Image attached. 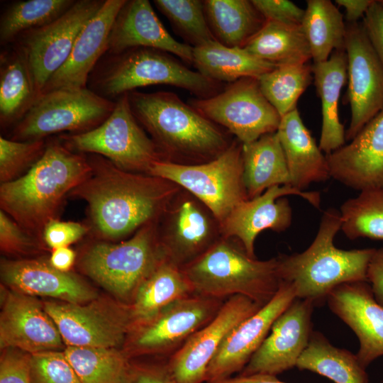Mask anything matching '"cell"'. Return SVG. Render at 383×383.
<instances>
[{"label": "cell", "mask_w": 383, "mask_h": 383, "mask_svg": "<svg viewBox=\"0 0 383 383\" xmlns=\"http://www.w3.org/2000/svg\"><path fill=\"white\" fill-rule=\"evenodd\" d=\"M89 161L91 173L70 194L87 202L94 228L104 238L118 239L147 225L176 192L170 181L121 170L101 156Z\"/></svg>", "instance_id": "cell-1"}, {"label": "cell", "mask_w": 383, "mask_h": 383, "mask_svg": "<svg viewBox=\"0 0 383 383\" xmlns=\"http://www.w3.org/2000/svg\"><path fill=\"white\" fill-rule=\"evenodd\" d=\"M89 161L58 141L46 143L42 156L16 179L0 187L1 210L28 233H43L65 196L91 173Z\"/></svg>", "instance_id": "cell-2"}, {"label": "cell", "mask_w": 383, "mask_h": 383, "mask_svg": "<svg viewBox=\"0 0 383 383\" xmlns=\"http://www.w3.org/2000/svg\"><path fill=\"white\" fill-rule=\"evenodd\" d=\"M340 230V211L328 209L306 250L277 257L280 282L291 284L297 299L309 300L317 306L326 301L329 293L342 284L367 282V272L375 248H338L334 239Z\"/></svg>", "instance_id": "cell-3"}, {"label": "cell", "mask_w": 383, "mask_h": 383, "mask_svg": "<svg viewBox=\"0 0 383 383\" xmlns=\"http://www.w3.org/2000/svg\"><path fill=\"white\" fill-rule=\"evenodd\" d=\"M132 112L162 155L212 160L229 146L213 123L170 91L128 93Z\"/></svg>", "instance_id": "cell-4"}, {"label": "cell", "mask_w": 383, "mask_h": 383, "mask_svg": "<svg viewBox=\"0 0 383 383\" xmlns=\"http://www.w3.org/2000/svg\"><path fill=\"white\" fill-rule=\"evenodd\" d=\"M88 82L89 89L110 100L137 88L157 84L184 89L198 98H208L221 91V82L189 69L166 52L148 48L106 54L90 74Z\"/></svg>", "instance_id": "cell-5"}, {"label": "cell", "mask_w": 383, "mask_h": 383, "mask_svg": "<svg viewBox=\"0 0 383 383\" xmlns=\"http://www.w3.org/2000/svg\"><path fill=\"white\" fill-rule=\"evenodd\" d=\"M277 267V257L259 260L243 246L223 240L210 245L182 270L196 294L216 299L243 295L264 305L279 287Z\"/></svg>", "instance_id": "cell-6"}, {"label": "cell", "mask_w": 383, "mask_h": 383, "mask_svg": "<svg viewBox=\"0 0 383 383\" xmlns=\"http://www.w3.org/2000/svg\"><path fill=\"white\" fill-rule=\"evenodd\" d=\"M148 174L186 189L210 210L220 224L235 207L249 199L243 181L242 143L233 142L220 155L202 164L160 160Z\"/></svg>", "instance_id": "cell-7"}, {"label": "cell", "mask_w": 383, "mask_h": 383, "mask_svg": "<svg viewBox=\"0 0 383 383\" xmlns=\"http://www.w3.org/2000/svg\"><path fill=\"white\" fill-rule=\"evenodd\" d=\"M167 257L162 244L157 243L152 226L148 223L126 241L92 245L83 255L81 267L104 289L128 298L135 296L141 282Z\"/></svg>", "instance_id": "cell-8"}, {"label": "cell", "mask_w": 383, "mask_h": 383, "mask_svg": "<svg viewBox=\"0 0 383 383\" xmlns=\"http://www.w3.org/2000/svg\"><path fill=\"white\" fill-rule=\"evenodd\" d=\"M62 138L72 151L96 154L128 172L148 173L155 162L162 160L156 144L134 116L128 94L117 98L113 111L101 125Z\"/></svg>", "instance_id": "cell-9"}, {"label": "cell", "mask_w": 383, "mask_h": 383, "mask_svg": "<svg viewBox=\"0 0 383 383\" xmlns=\"http://www.w3.org/2000/svg\"><path fill=\"white\" fill-rule=\"evenodd\" d=\"M116 101L88 87L56 89L40 94L16 123L12 140H42L62 131L82 133L101 125L112 113Z\"/></svg>", "instance_id": "cell-10"}, {"label": "cell", "mask_w": 383, "mask_h": 383, "mask_svg": "<svg viewBox=\"0 0 383 383\" xmlns=\"http://www.w3.org/2000/svg\"><path fill=\"white\" fill-rule=\"evenodd\" d=\"M189 104L213 123L227 128L243 144L276 132L282 118L253 77L238 79L218 94L192 99Z\"/></svg>", "instance_id": "cell-11"}, {"label": "cell", "mask_w": 383, "mask_h": 383, "mask_svg": "<svg viewBox=\"0 0 383 383\" xmlns=\"http://www.w3.org/2000/svg\"><path fill=\"white\" fill-rule=\"evenodd\" d=\"M105 0H77L52 22L26 31L13 42L24 53L38 95L65 62L87 23Z\"/></svg>", "instance_id": "cell-12"}, {"label": "cell", "mask_w": 383, "mask_h": 383, "mask_svg": "<svg viewBox=\"0 0 383 383\" xmlns=\"http://www.w3.org/2000/svg\"><path fill=\"white\" fill-rule=\"evenodd\" d=\"M347 101L350 121L345 139L351 140L376 115L383 111V66L362 23L346 26Z\"/></svg>", "instance_id": "cell-13"}, {"label": "cell", "mask_w": 383, "mask_h": 383, "mask_svg": "<svg viewBox=\"0 0 383 383\" xmlns=\"http://www.w3.org/2000/svg\"><path fill=\"white\" fill-rule=\"evenodd\" d=\"M262 306L243 295L230 296L173 354L167 367L177 383H205L208 367L226 337Z\"/></svg>", "instance_id": "cell-14"}, {"label": "cell", "mask_w": 383, "mask_h": 383, "mask_svg": "<svg viewBox=\"0 0 383 383\" xmlns=\"http://www.w3.org/2000/svg\"><path fill=\"white\" fill-rule=\"evenodd\" d=\"M43 306L67 346L116 348L133 321L131 311L96 302L84 305L47 301Z\"/></svg>", "instance_id": "cell-15"}, {"label": "cell", "mask_w": 383, "mask_h": 383, "mask_svg": "<svg viewBox=\"0 0 383 383\" xmlns=\"http://www.w3.org/2000/svg\"><path fill=\"white\" fill-rule=\"evenodd\" d=\"M297 195L319 209L318 192L300 191L291 185H277L262 194L238 204L220 224L223 235L236 237L247 253L255 256V241L266 229L277 232L286 231L292 223V211L284 196Z\"/></svg>", "instance_id": "cell-16"}, {"label": "cell", "mask_w": 383, "mask_h": 383, "mask_svg": "<svg viewBox=\"0 0 383 383\" xmlns=\"http://www.w3.org/2000/svg\"><path fill=\"white\" fill-rule=\"evenodd\" d=\"M314 304L295 299L279 316L240 375L277 374L296 367L312 332Z\"/></svg>", "instance_id": "cell-17"}, {"label": "cell", "mask_w": 383, "mask_h": 383, "mask_svg": "<svg viewBox=\"0 0 383 383\" xmlns=\"http://www.w3.org/2000/svg\"><path fill=\"white\" fill-rule=\"evenodd\" d=\"M295 299L293 287L280 282L274 296L226 337L208 367L205 383L225 379L241 372L269 334L275 320Z\"/></svg>", "instance_id": "cell-18"}, {"label": "cell", "mask_w": 383, "mask_h": 383, "mask_svg": "<svg viewBox=\"0 0 383 383\" xmlns=\"http://www.w3.org/2000/svg\"><path fill=\"white\" fill-rule=\"evenodd\" d=\"M0 315V347L34 354L57 350L63 344L60 333L44 306L34 297L6 292Z\"/></svg>", "instance_id": "cell-19"}, {"label": "cell", "mask_w": 383, "mask_h": 383, "mask_svg": "<svg viewBox=\"0 0 383 383\" xmlns=\"http://www.w3.org/2000/svg\"><path fill=\"white\" fill-rule=\"evenodd\" d=\"M331 311L356 335L357 357L365 369L383 356V306L375 299L368 282L342 284L328 295Z\"/></svg>", "instance_id": "cell-20"}, {"label": "cell", "mask_w": 383, "mask_h": 383, "mask_svg": "<svg viewBox=\"0 0 383 383\" xmlns=\"http://www.w3.org/2000/svg\"><path fill=\"white\" fill-rule=\"evenodd\" d=\"M326 156L336 181L360 192L383 189V111L350 143Z\"/></svg>", "instance_id": "cell-21"}, {"label": "cell", "mask_w": 383, "mask_h": 383, "mask_svg": "<svg viewBox=\"0 0 383 383\" xmlns=\"http://www.w3.org/2000/svg\"><path fill=\"white\" fill-rule=\"evenodd\" d=\"M135 48L162 50L193 64V48L168 33L148 0H126L111 28L106 54Z\"/></svg>", "instance_id": "cell-22"}, {"label": "cell", "mask_w": 383, "mask_h": 383, "mask_svg": "<svg viewBox=\"0 0 383 383\" xmlns=\"http://www.w3.org/2000/svg\"><path fill=\"white\" fill-rule=\"evenodd\" d=\"M219 299L190 294L169 304L141 324L134 343L141 350H162L184 343L211 321L219 310Z\"/></svg>", "instance_id": "cell-23"}, {"label": "cell", "mask_w": 383, "mask_h": 383, "mask_svg": "<svg viewBox=\"0 0 383 383\" xmlns=\"http://www.w3.org/2000/svg\"><path fill=\"white\" fill-rule=\"evenodd\" d=\"M126 0H105L79 33L63 65L46 82L42 94L87 87L89 77L106 53L113 21Z\"/></svg>", "instance_id": "cell-24"}, {"label": "cell", "mask_w": 383, "mask_h": 383, "mask_svg": "<svg viewBox=\"0 0 383 383\" xmlns=\"http://www.w3.org/2000/svg\"><path fill=\"white\" fill-rule=\"evenodd\" d=\"M1 277L13 291L31 296L51 297L72 304H84L96 297L94 291L77 276L40 260L4 261Z\"/></svg>", "instance_id": "cell-25"}, {"label": "cell", "mask_w": 383, "mask_h": 383, "mask_svg": "<svg viewBox=\"0 0 383 383\" xmlns=\"http://www.w3.org/2000/svg\"><path fill=\"white\" fill-rule=\"evenodd\" d=\"M286 159L290 185L304 191L331 177L326 155L305 126L297 109L281 118L276 131Z\"/></svg>", "instance_id": "cell-26"}, {"label": "cell", "mask_w": 383, "mask_h": 383, "mask_svg": "<svg viewBox=\"0 0 383 383\" xmlns=\"http://www.w3.org/2000/svg\"><path fill=\"white\" fill-rule=\"evenodd\" d=\"M312 73L321 103L322 126L318 146L328 155L345 145V132L338 113L340 92L348 80L345 50L334 51L325 62L313 63Z\"/></svg>", "instance_id": "cell-27"}, {"label": "cell", "mask_w": 383, "mask_h": 383, "mask_svg": "<svg viewBox=\"0 0 383 383\" xmlns=\"http://www.w3.org/2000/svg\"><path fill=\"white\" fill-rule=\"evenodd\" d=\"M194 294L179 266L167 257L141 282L131 309L132 320L143 324L172 302Z\"/></svg>", "instance_id": "cell-28"}, {"label": "cell", "mask_w": 383, "mask_h": 383, "mask_svg": "<svg viewBox=\"0 0 383 383\" xmlns=\"http://www.w3.org/2000/svg\"><path fill=\"white\" fill-rule=\"evenodd\" d=\"M243 181L248 199L277 185H290V176L277 133L243 144Z\"/></svg>", "instance_id": "cell-29"}, {"label": "cell", "mask_w": 383, "mask_h": 383, "mask_svg": "<svg viewBox=\"0 0 383 383\" xmlns=\"http://www.w3.org/2000/svg\"><path fill=\"white\" fill-rule=\"evenodd\" d=\"M193 65L209 79L231 83L245 77L257 79L277 67L243 48L228 47L216 40L193 48Z\"/></svg>", "instance_id": "cell-30"}, {"label": "cell", "mask_w": 383, "mask_h": 383, "mask_svg": "<svg viewBox=\"0 0 383 383\" xmlns=\"http://www.w3.org/2000/svg\"><path fill=\"white\" fill-rule=\"evenodd\" d=\"M0 119L4 126L18 122L39 95L23 51L13 43L1 54Z\"/></svg>", "instance_id": "cell-31"}, {"label": "cell", "mask_w": 383, "mask_h": 383, "mask_svg": "<svg viewBox=\"0 0 383 383\" xmlns=\"http://www.w3.org/2000/svg\"><path fill=\"white\" fill-rule=\"evenodd\" d=\"M203 2L216 40L228 47L243 48L266 21L251 1L205 0Z\"/></svg>", "instance_id": "cell-32"}, {"label": "cell", "mask_w": 383, "mask_h": 383, "mask_svg": "<svg viewBox=\"0 0 383 383\" xmlns=\"http://www.w3.org/2000/svg\"><path fill=\"white\" fill-rule=\"evenodd\" d=\"M211 234L212 225L207 214L193 201L185 200L175 209L162 245L174 262L187 264L209 247Z\"/></svg>", "instance_id": "cell-33"}, {"label": "cell", "mask_w": 383, "mask_h": 383, "mask_svg": "<svg viewBox=\"0 0 383 383\" xmlns=\"http://www.w3.org/2000/svg\"><path fill=\"white\" fill-rule=\"evenodd\" d=\"M243 48L277 67L306 64L311 60L309 45L301 25L266 21Z\"/></svg>", "instance_id": "cell-34"}, {"label": "cell", "mask_w": 383, "mask_h": 383, "mask_svg": "<svg viewBox=\"0 0 383 383\" xmlns=\"http://www.w3.org/2000/svg\"><path fill=\"white\" fill-rule=\"evenodd\" d=\"M296 367L324 376L335 383H369L357 355L333 345L323 334L313 331Z\"/></svg>", "instance_id": "cell-35"}, {"label": "cell", "mask_w": 383, "mask_h": 383, "mask_svg": "<svg viewBox=\"0 0 383 383\" xmlns=\"http://www.w3.org/2000/svg\"><path fill=\"white\" fill-rule=\"evenodd\" d=\"M301 23L313 63L328 60L335 50H345L346 25L330 0H307Z\"/></svg>", "instance_id": "cell-36"}, {"label": "cell", "mask_w": 383, "mask_h": 383, "mask_svg": "<svg viewBox=\"0 0 383 383\" xmlns=\"http://www.w3.org/2000/svg\"><path fill=\"white\" fill-rule=\"evenodd\" d=\"M64 353L82 383H131L133 366L116 348L67 346Z\"/></svg>", "instance_id": "cell-37"}, {"label": "cell", "mask_w": 383, "mask_h": 383, "mask_svg": "<svg viewBox=\"0 0 383 383\" xmlns=\"http://www.w3.org/2000/svg\"><path fill=\"white\" fill-rule=\"evenodd\" d=\"M75 0H28L10 4L0 19V43H13L23 33L48 24L64 13Z\"/></svg>", "instance_id": "cell-38"}, {"label": "cell", "mask_w": 383, "mask_h": 383, "mask_svg": "<svg viewBox=\"0 0 383 383\" xmlns=\"http://www.w3.org/2000/svg\"><path fill=\"white\" fill-rule=\"evenodd\" d=\"M307 63L276 67L257 78L260 88L281 117L296 109L299 97L313 79Z\"/></svg>", "instance_id": "cell-39"}, {"label": "cell", "mask_w": 383, "mask_h": 383, "mask_svg": "<svg viewBox=\"0 0 383 383\" xmlns=\"http://www.w3.org/2000/svg\"><path fill=\"white\" fill-rule=\"evenodd\" d=\"M341 231L347 238L383 240V189L360 192L340 206Z\"/></svg>", "instance_id": "cell-40"}, {"label": "cell", "mask_w": 383, "mask_h": 383, "mask_svg": "<svg viewBox=\"0 0 383 383\" xmlns=\"http://www.w3.org/2000/svg\"><path fill=\"white\" fill-rule=\"evenodd\" d=\"M153 2L187 45L194 48L216 40L206 17L203 1L155 0Z\"/></svg>", "instance_id": "cell-41"}, {"label": "cell", "mask_w": 383, "mask_h": 383, "mask_svg": "<svg viewBox=\"0 0 383 383\" xmlns=\"http://www.w3.org/2000/svg\"><path fill=\"white\" fill-rule=\"evenodd\" d=\"M44 139L18 141L0 137V181L6 183L17 178L32 167L44 152Z\"/></svg>", "instance_id": "cell-42"}, {"label": "cell", "mask_w": 383, "mask_h": 383, "mask_svg": "<svg viewBox=\"0 0 383 383\" xmlns=\"http://www.w3.org/2000/svg\"><path fill=\"white\" fill-rule=\"evenodd\" d=\"M31 383H82L65 353L51 350L30 354Z\"/></svg>", "instance_id": "cell-43"}, {"label": "cell", "mask_w": 383, "mask_h": 383, "mask_svg": "<svg viewBox=\"0 0 383 383\" xmlns=\"http://www.w3.org/2000/svg\"><path fill=\"white\" fill-rule=\"evenodd\" d=\"M30 354L15 348L4 349L0 357V383H31Z\"/></svg>", "instance_id": "cell-44"}, {"label": "cell", "mask_w": 383, "mask_h": 383, "mask_svg": "<svg viewBox=\"0 0 383 383\" xmlns=\"http://www.w3.org/2000/svg\"><path fill=\"white\" fill-rule=\"evenodd\" d=\"M265 21L300 26L305 10L288 0H252Z\"/></svg>", "instance_id": "cell-45"}, {"label": "cell", "mask_w": 383, "mask_h": 383, "mask_svg": "<svg viewBox=\"0 0 383 383\" xmlns=\"http://www.w3.org/2000/svg\"><path fill=\"white\" fill-rule=\"evenodd\" d=\"M87 232L83 224L54 219L45 227L43 236L46 244L52 249L68 247L79 240Z\"/></svg>", "instance_id": "cell-46"}, {"label": "cell", "mask_w": 383, "mask_h": 383, "mask_svg": "<svg viewBox=\"0 0 383 383\" xmlns=\"http://www.w3.org/2000/svg\"><path fill=\"white\" fill-rule=\"evenodd\" d=\"M3 210L0 211V246L4 252H23L33 245L29 235Z\"/></svg>", "instance_id": "cell-47"}, {"label": "cell", "mask_w": 383, "mask_h": 383, "mask_svg": "<svg viewBox=\"0 0 383 383\" xmlns=\"http://www.w3.org/2000/svg\"><path fill=\"white\" fill-rule=\"evenodd\" d=\"M362 19L366 34L383 66V6L374 1Z\"/></svg>", "instance_id": "cell-48"}, {"label": "cell", "mask_w": 383, "mask_h": 383, "mask_svg": "<svg viewBox=\"0 0 383 383\" xmlns=\"http://www.w3.org/2000/svg\"><path fill=\"white\" fill-rule=\"evenodd\" d=\"M367 279L376 300L383 306V248H375L369 263Z\"/></svg>", "instance_id": "cell-49"}, {"label": "cell", "mask_w": 383, "mask_h": 383, "mask_svg": "<svg viewBox=\"0 0 383 383\" xmlns=\"http://www.w3.org/2000/svg\"><path fill=\"white\" fill-rule=\"evenodd\" d=\"M131 383H177L167 366L163 368H140L133 366Z\"/></svg>", "instance_id": "cell-50"}, {"label": "cell", "mask_w": 383, "mask_h": 383, "mask_svg": "<svg viewBox=\"0 0 383 383\" xmlns=\"http://www.w3.org/2000/svg\"><path fill=\"white\" fill-rule=\"evenodd\" d=\"M374 0H335V3L344 8L345 18L348 23H357L364 17Z\"/></svg>", "instance_id": "cell-51"}, {"label": "cell", "mask_w": 383, "mask_h": 383, "mask_svg": "<svg viewBox=\"0 0 383 383\" xmlns=\"http://www.w3.org/2000/svg\"><path fill=\"white\" fill-rule=\"evenodd\" d=\"M75 260L74 252L68 247L54 249L50 258V264L54 268L68 272Z\"/></svg>", "instance_id": "cell-52"}, {"label": "cell", "mask_w": 383, "mask_h": 383, "mask_svg": "<svg viewBox=\"0 0 383 383\" xmlns=\"http://www.w3.org/2000/svg\"><path fill=\"white\" fill-rule=\"evenodd\" d=\"M210 383H286L269 374L239 375Z\"/></svg>", "instance_id": "cell-53"}, {"label": "cell", "mask_w": 383, "mask_h": 383, "mask_svg": "<svg viewBox=\"0 0 383 383\" xmlns=\"http://www.w3.org/2000/svg\"><path fill=\"white\" fill-rule=\"evenodd\" d=\"M379 2V4L383 6V0H379L378 1Z\"/></svg>", "instance_id": "cell-54"}]
</instances>
